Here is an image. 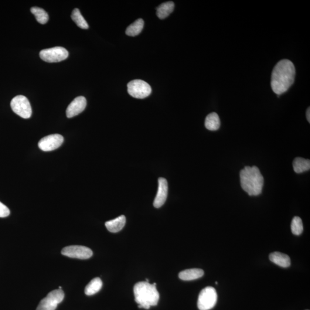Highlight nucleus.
<instances>
[{"instance_id":"f257e3e1","label":"nucleus","mask_w":310,"mask_h":310,"mask_svg":"<svg viewBox=\"0 0 310 310\" xmlns=\"http://www.w3.org/2000/svg\"><path fill=\"white\" fill-rule=\"evenodd\" d=\"M295 68L291 61L283 59L276 64L271 76V85L276 94L285 93L294 83Z\"/></svg>"},{"instance_id":"f03ea898","label":"nucleus","mask_w":310,"mask_h":310,"mask_svg":"<svg viewBox=\"0 0 310 310\" xmlns=\"http://www.w3.org/2000/svg\"><path fill=\"white\" fill-rule=\"evenodd\" d=\"M242 189L250 196L260 195L263 190L264 178L257 167L247 166L240 173Z\"/></svg>"},{"instance_id":"7ed1b4c3","label":"nucleus","mask_w":310,"mask_h":310,"mask_svg":"<svg viewBox=\"0 0 310 310\" xmlns=\"http://www.w3.org/2000/svg\"><path fill=\"white\" fill-rule=\"evenodd\" d=\"M156 284L146 282H139L135 284L134 289L135 301L139 305L140 308L147 310L158 305L160 296Z\"/></svg>"},{"instance_id":"20e7f679","label":"nucleus","mask_w":310,"mask_h":310,"mask_svg":"<svg viewBox=\"0 0 310 310\" xmlns=\"http://www.w3.org/2000/svg\"><path fill=\"white\" fill-rule=\"evenodd\" d=\"M217 294L215 288L207 287L200 291L197 300V308L200 310H209L216 306Z\"/></svg>"},{"instance_id":"39448f33","label":"nucleus","mask_w":310,"mask_h":310,"mask_svg":"<svg viewBox=\"0 0 310 310\" xmlns=\"http://www.w3.org/2000/svg\"><path fill=\"white\" fill-rule=\"evenodd\" d=\"M12 110L23 118H29L32 115V108L28 99L24 95H18L11 102Z\"/></svg>"},{"instance_id":"423d86ee","label":"nucleus","mask_w":310,"mask_h":310,"mask_svg":"<svg viewBox=\"0 0 310 310\" xmlns=\"http://www.w3.org/2000/svg\"><path fill=\"white\" fill-rule=\"evenodd\" d=\"M40 56L46 62L56 63L66 59L69 56V52L63 47H56L41 51Z\"/></svg>"},{"instance_id":"0eeeda50","label":"nucleus","mask_w":310,"mask_h":310,"mask_svg":"<svg viewBox=\"0 0 310 310\" xmlns=\"http://www.w3.org/2000/svg\"><path fill=\"white\" fill-rule=\"evenodd\" d=\"M64 298V294L62 289H56L51 291L40 301L36 310H56L57 305L63 301Z\"/></svg>"},{"instance_id":"6e6552de","label":"nucleus","mask_w":310,"mask_h":310,"mask_svg":"<svg viewBox=\"0 0 310 310\" xmlns=\"http://www.w3.org/2000/svg\"><path fill=\"white\" fill-rule=\"evenodd\" d=\"M128 92L132 97L138 99H144L149 96L152 92L150 85L141 80H133L127 85Z\"/></svg>"},{"instance_id":"1a4fd4ad","label":"nucleus","mask_w":310,"mask_h":310,"mask_svg":"<svg viewBox=\"0 0 310 310\" xmlns=\"http://www.w3.org/2000/svg\"><path fill=\"white\" fill-rule=\"evenodd\" d=\"M65 256L78 259L86 260L93 255V251L86 247L81 245H71L64 248L61 252Z\"/></svg>"},{"instance_id":"9d476101","label":"nucleus","mask_w":310,"mask_h":310,"mask_svg":"<svg viewBox=\"0 0 310 310\" xmlns=\"http://www.w3.org/2000/svg\"><path fill=\"white\" fill-rule=\"evenodd\" d=\"M63 141L64 138L62 135H51L41 139L38 143V146L43 151H51L60 147Z\"/></svg>"},{"instance_id":"9b49d317","label":"nucleus","mask_w":310,"mask_h":310,"mask_svg":"<svg viewBox=\"0 0 310 310\" xmlns=\"http://www.w3.org/2000/svg\"><path fill=\"white\" fill-rule=\"evenodd\" d=\"M86 99L83 96L78 97L71 102L66 110L68 118H73L82 113L86 107Z\"/></svg>"},{"instance_id":"f8f14e48","label":"nucleus","mask_w":310,"mask_h":310,"mask_svg":"<svg viewBox=\"0 0 310 310\" xmlns=\"http://www.w3.org/2000/svg\"><path fill=\"white\" fill-rule=\"evenodd\" d=\"M158 190L157 194L154 202H153V206L156 208H160L166 202L167 197L168 196V183L165 178H160L158 180Z\"/></svg>"},{"instance_id":"ddd939ff","label":"nucleus","mask_w":310,"mask_h":310,"mask_svg":"<svg viewBox=\"0 0 310 310\" xmlns=\"http://www.w3.org/2000/svg\"><path fill=\"white\" fill-rule=\"evenodd\" d=\"M270 260L275 264L282 268L290 266L291 260L288 255L281 252H275L270 255Z\"/></svg>"},{"instance_id":"4468645a","label":"nucleus","mask_w":310,"mask_h":310,"mask_svg":"<svg viewBox=\"0 0 310 310\" xmlns=\"http://www.w3.org/2000/svg\"><path fill=\"white\" fill-rule=\"evenodd\" d=\"M203 275L204 271L201 269H189V270L180 272L179 274V278L183 281H191L199 279L202 277Z\"/></svg>"},{"instance_id":"2eb2a0df","label":"nucleus","mask_w":310,"mask_h":310,"mask_svg":"<svg viewBox=\"0 0 310 310\" xmlns=\"http://www.w3.org/2000/svg\"><path fill=\"white\" fill-rule=\"evenodd\" d=\"M126 223V218L122 215L105 223L107 229L112 233H117L122 230Z\"/></svg>"},{"instance_id":"dca6fc26","label":"nucleus","mask_w":310,"mask_h":310,"mask_svg":"<svg viewBox=\"0 0 310 310\" xmlns=\"http://www.w3.org/2000/svg\"><path fill=\"white\" fill-rule=\"evenodd\" d=\"M205 127L209 131H217L220 127L221 122L220 119L216 113L209 114L206 118Z\"/></svg>"},{"instance_id":"f3484780","label":"nucleus","mask_w":310,"mask_h":310,"mask_svg":"<svg viewBox=\"0 0 310 310\" xmlns=\"http://www.w3.org/2000/svg\"><path fill=\"white\" fill-rule=\"evenodd\" d=\"M174 3L172 1H169L163 3L158 6L156 14L160 19H164L171 14L174 9Z\"/></svg>"},{"instance_id":"a211bd4d","label":"nucleus","mask_w":310,"mask_h":310,"mask_svg":"<svg viewBox=\"0 0 310 310\" xmlns=\"http://www.w3.org/2000/svg\"><path fill=\"white\" fill-rule=\"evenodd\" d=\"M293 168L297 173H301L309 171L310 169V161L302 158H296L293 162Z\"/></svg>"},{"instance_id":"6ab92c4d","label":"nucleus","mask_w":310,"mask_h":310,"mask_svg":"<svg viewBox=\"0 0 310 310\" xmlns=\"http://www.w3.org/2000/svg\"><path fill=\"white\" fill-rule=\"evenodd\" d=\"M102 282L100 278H95L91 280L85 289V294L88 296L93 295L101 290Z\"/></svg>"},{"instance_id":"aec40b11","label":"nucleus","mask_w":310,"mask_h":310,"mask_svg":"<svg viewBox=\"0 0 310 310\" xmlns=\"http://www.w3.org/2000/svg\"><path fill=\"white\" fill-rule=\"evenodd\" d=\"M144 25V23L142 19H139L136 20L128 27L126 30V34L130 36H136L139 35L142 31Z\"/></svg>"},{"instance_id":"412c9836","label":"nucleus","mask_w":310,"mask_h":310,"mask_svg":"<svg viewBox=\"0 0 310 310\" xmlns=\"http://www.w3.org/2000/svg\"><path fill=\"white\" fill-rule=\"evenodd\" d=\"M71 18L80 28L84 29L88 28L87 23L84 19L83 16L82 15L80 10L78 8L74 9L72 14H71Z\"/></svg>"},{"instance_id":"4be33fe9","label":"nucleus","mask_w":310,"mask_h":310,"mask_svg":"<svg viewBox=\"0 0 310 310\" xmlns=\"http://www.w3.org/2000/svg\"><path fill=\"white\" fill-rule=\"evenodd\" d=\"M30 11L35 16L37 21L42 25H45L49 19V15L42 8L35 6L30 9Z\"/></svg>"},{"instance_id":"5701e85b","label":"nucleus","mask_w":310,"mask_h":310,"mask_svg":"<svg viewBox=\"0 0 310 310\" xmlns=\"http://www.w3.org/2000/svg\"><path fill=\"white\" fill-rule=\"evenodd\" d=\"M291 227L293 234L296 236L301 235L303 231V223L301 218L295 217L292 221Z\"/></svg>"},{"instance_id":"b1692460","label":"nucleus","mask_w":310,"mask_h":310,"mask_svg":"<svg viewBox=\"0 0 310 310\" xmlns=\"http://www.w3.org/2000/svg\"><path fill=\"white\" fill-rule=\"evenodd\" d=\"M10 214V210L8 207L0 202V218L8 217Z\"/></svg>"},{"instance_id":"393cba45","label":"nucleus","mask_w":310,"mask_h":310,"mask_svg":"<svg viewBox=\"0 0 310 310\" xmlns=\"http://www.w3.org/2000/svg\"><path fill=\"white\" fill-rule=\"evenodd\" d=\"M310 108H309L308 111H307V113H306L307 119H308V121L309 122L310 121Z\"/></svg>"}]
</instances>
